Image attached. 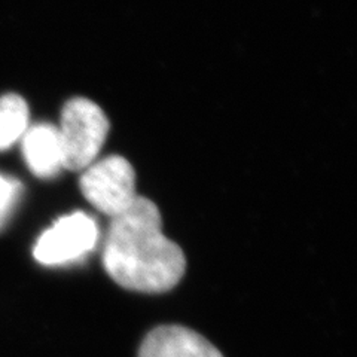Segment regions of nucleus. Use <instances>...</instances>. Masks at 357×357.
I'll return each mask as SVG.
<instances>
[{
    "label": "nucleus",
    "mask_w": 357,
    "mask_h": 357,
    "mask_svg": "<svg viewBox=\"0 0 357 357\" xmlns=\"http://www.w3.org/2000/svg\"><path fill=\"white\" fill-rule=\"evenodd\" d=\"M103 265L121 287L142 294H164L182 280L186 258L183 250L162 234L156 204L139 195L124 213L112 218Z\"/></svg>",
    "instance_id": "obj_1"
},
{
    "label": "nucleus",
    "mask_w": 357,
    "mask_h": 357,
    "mask_svg": "<svg viewBox=\"0 0 357 357\" xmlns=\"http://www.w3.org/2000/svg\"><path fill=\"white\" fill-rule=\"evenodd\" d=\"M109 132V121L103 110L88 98H72L61 112L60 143L63 169L79 172L91 165Z\"/></svg>",
    "instance_id": "obj_2"
},
{
    "label": "nucleus",
    "mask_w": 357,
    "mask_h": 357,
    "mask_svg": "<svg viewBox=\"0 0 357 357\" xmlns=\"http://www.w3.org/2000/svg\"><path fill=\"white\" fill-rule=\"evenodd\" d=\"M82 195L100 213L115 218L136 201V173L119 155L88 165L81 176Z\"/></svg>",
    "instance_id": "obj_3"
},
{
    "label": "nucleus",
    "mask_w": 357,
    "mask_h": 357,
    "mask_svg": "<svg viewBox=\"0 0 357 357\" xmlns=\"http://www.w3.org/2000/svg\"><path fill=\"white\" fill-rule=\"evenodd\" d=\"M96 219L84 211L60 218L39 237L33 255L42 265H63L84 258L98 241Z\"/></svg>",
    "instance_id": "obj_4"
},
{
    "label": "nucleus",
    "mask_w": 357,
    "mask_h": 357,
    "mask_svg": "<svg viewBox=\"0 0 357 357\" xmlns=\"http://www.w3.org/2000/svg\"><path fill=\"white\" fill-rule=\"evenodd\" d=\"M139 357H223V354L198 332L167 325L155 328L146 335Z\"/></svg>",
    "instance_id": "obj_5"
},
{
    "label": "nucleus",
    "mask_w": 357,
    "mask_h": 357,
    "mask_svg": "<svg viewBox=\"0 0 357 357\" xmlns=\"http://www.w3.org/2000/svg\"><path fill=\"white\" fill-rule=\"evenodd\" d=\"M21 144L24 160L35 176L51 178L63 170V152L57 127L38 124L27 128Z\"/></svg>",
    "instance_id": "obj_6"
},
{
    "label": "nucleus",
    "mask_w": 357,
    "mask_h": 357,
    "mask_svg": "<svg viewBox=\"0 0 357 357\" xmlns=\"http://www.w3.org/2000/svg\"><path fill=\"white\" fill-rule=\"evenodd\" d=\"M29 128V106L18 94L0 97V152L22 139Z\"/></svg>",
    "instance_id": "obj_7"
},
{
    "label": "nucleus",
    "mask_w": 357,
    "mask_h": 357,
    "mask_svg": "<svg viewBox=\"0 0 357 357\" xmlns=\"http://www.w3.org/2000/svg\"><path fill=\"white\" fill-rule=\"evenodd\" d=\"M20 192L21 185L17 181H10V178L0 174V228H2L6 218L13 211Z\"/></svg>",
    "instance_id": "obj_8"
}]
</instances>
